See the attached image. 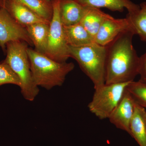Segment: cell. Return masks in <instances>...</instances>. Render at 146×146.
I'll use <instances>...</instances> for the list:
<instances>
[{
    "label": "cell",
    "mask_w": 146,
    "mask_h": 146,
    "mask_svg": "<svg viewBox=\"0 0 146 146\" xmlns=\"http://www.w3.org/2000/svg\"><path fill=\"white\" fill-rule=\"evenodd\" d=\"M111 17L100 9L85 6V11L80 23L94 38L104 22Z\"/></svg>",
    "instance_id": "15"
},
{
    "label": "cell",
    "mask_w": 146,
    "mask_h": 146,
    "mask_svg": "<svg viewBox=\"0 0 146 146\" xmlns=\"http://www.w3.org/2000/svg\"><path fill=\"white\" fill-rule=\"evenodd\" d=\"M60 19L63 26H70L81 22L85 6L76 0H60Z\"/></svg>",
    "instance_id": "11"
},
{
    "label": "cell",
    "mask_w": 146,
    "mask_h": 146,
    "mask_svg": "<svg viewBox=\"0 0 146 146\" xmlns=\"http://www.w3.org/2000/svg\"><path fill=\"white\" fill-rule=\"evenodd\" d=\"M65 39L68 46L80 47L95 43L94 38L80 23L63 26Z\"/></svg>",
    "instance_id": "12"
},
{
    "label": "cell",
    "mask_w": 146,
    "mask_h": 146,
    "mask_svg": "<svg viewBox=\"0 0 146 146\" xmlns=\"http://www.w3.org/2000/svg\"><path fill=\"white\" fill-rule=\"evenodd\" d=\"M5 84H13L21 87L20 79L10 66L3 61L0 63V86Z\"/></svg>",
    "instance_id": "20"
},
{
    "label": "cell",
    "mask_w": 146,
    "mask_h": 146,
    "mask_svg": "<svg viewBox=\"0 0 146 146\" xmlns=\"http://www.w3.org/2000/svg\"><path fill=\"white\" fill-rule=\"evenodd\" d=\"M25 28L35 47V50L45 54L48 40L50 24L36 23Z\"/></svg>",
    "instance_id": "16"
},
{
    "label": "cell",
    "mask_w": 146,
    "mask_h": 146,
    "mask_svg": "<svg viewBox=\"0 0 146 146\" xmlns=\"http://www.w3.org/2000/svg\"><path fill=\"white\" fill-rule=\"evenodd\" d=\"M28 54L35 83L49 90L63 85L66 76L74 70L73 63L58 62L45 54L28 48Z\"/></svg>",
    "instance_id": "2"
},
{
    "label": "cell",
    "mask_w": 146,
    "mask_h": 146,
    "mask_svg": "<svg viewBox=\"0 0 146 146\" xmlns=\"http://www.w3.org/2000/svg\"><path fill=\"white\" fill-rule=\"evenodd\" d=\"M70 57L77 62L94 84V89L105 84L106 46L96 43L80 47L69 46Z\"/></svg>",
    "instance_id": "4"
},
{
    "label": "cell",
    "mask_w": 146,
    "mask_h": 146,
    "mask_svg": "<svg viewBox=\"0 0 146 146\" xmlns=\"http://www.w3.org/2000/svg\"><path fill=\"white\" fill-rule=\"evenodd\" d=\"M46 1L48 2H51L53 0H46Z\"/></svg>",
    "instance_id": "22"
},
{
    "label": "cell",
    "mask_w": 146,
    "mask_h": 146,
    "mask_svg": "<svg viewBox=\"0 0 146 146\" xmlns=\"http://www.w3.org/2000/svg\"><path fill=\"white\" fill-rule=\"evenodd\" d=\"M1 0H0V4H1Z\"/></svg>",
    "instance_id": "23"
},
{
    "label": "cell",
    "mask_w": 146,
    "mask_h": 146,
    "mask_svg": "<svg viewBox=\"0 0 146 146\" xmlns=\"http://www.w3.org/2000/svg\"><path fill=\"white\" fill-rule=\"evenodd\" d=\"M28 45L23 41L9 42L6 46V57L3 61L10 66L20 79L21 94L24 98L32 102L39 94V90L33 77L27 51Z\"/></svg>",
    "instance_id": "3"
},
{
    "label": "cell",
    "mask_w": 146,
    "mask_h": 146,
    "mask_svg": "<svg viewBox=\"0 0 146 146\" xmlns=\"http://www.w3.org/2000/svg\"><path fill=\"white\" fill-rule=\"evenodd\" d=\"M23 41L33 46L25 27L18 23L5 9L0 6V47L6 52L7 43Z\"/></svg>",
    "instance_id": "7"
},
{
    "label": "cell",
    "mask_w": 146,
    "mask_h": 146,
    "mask_svg": "<svg viewBox=\"0 0 146 146\" xmlns=\"http://www.w3.org/2000/svg\"><path fill=\"white\" fill-rule=\"evenodd\" d=\"M84 6L93 7L100 9L106 8L113 11L123 12L127 9L129 14L138 11L140 6L131 0H76Z\"/></svg>",
    "instance_id": "13"
},
{
    "label": "cell",
    "mask_w": 146,
    "mask_h": 146,
    "mask_svg": "<svg viewBox=\"0 0 146 146\" xmlns=\"http://www.w3.org/2000/svg\"><path fill=\"white\" fill-rule=\"evenodd\" d=\"M34 11L39 16L50 22L52 17V3L46 0H14Z\"/></svg>",
    "instance_id": "18"
},
{
    "label": "cell",
    "mask_w": 146,
    "mask_h": 146,
    "mask_svg": "<svg viewBox=\"0 0 146 146\" xmlns=\"http://www.w3.org/2000/svg\"><path fill=\"white\" fill-rule=\"evenodd\" d=\"M139 75L140 76L139 80L146 83V52L140 57Z\"/></svg>",
    "instance_id": "21"
},
{
    "label": "cell",
    "mask_w": 146,
    "mask_h": 146,
    "mask_svg": "<svg viewBox=\"0 0 146 146\" xmlns=\"http://www.w3.org/2000/svg\"><path fill=\"white\" fill-rule=\"evenodd\" d=\"M52 3V17L50 22L48 40L45 54L57 62H67L70 56L60 19V0H53Z\"/></svg>",
    "instance_id": "6"
},
{
    "label": "cell",
    "mask_w": 146,
    "mask_h": 146,
    "mask_svg": "<svg viewBox=\"0 0 146 146\" xmlns=\"http://www.w3.org/2000/svg\"><path fill=\"white\" fill-rule=\"evenodd\" d=\"M129 128L130 136L139 145L146 146V111L136 103Z\"/></svg>",
    "instance_id": "14"
},
{
    "label": "cell",
    "mask_w": 146,
    "mask_h": 146,
    "mask_svg": "<svg viewBox=\"0 0 146 146\" xmlns=\"http://www.w3.org/2000/svg\"><path fill=\"white\" fill-rule=\"evenodd\" d=\"M130 29L127 18L116 19L112 16L102 24L94 38V41L98 44L106 46L121 33Z\"/></svg>",
    "instance_id": "9"
},
{
    "label": "cell",
    "mask_w": 146,
    "mask_h": 146,
    "mask_svg": "<svg viewBox=\"0 0 146 146\" xmlns=\"http://www.w3.org/2000/svg\"><path fill=\"white\" fill-rule=\"evenodd\" d=\"M129 82L105 84L94 89L93 98L88 105L89 111L100 119H108L122 98Z\"/></svg>",
    "instance_id": "5"
},
{
    "label": "cell",
    "mask_w": 146,
    "mask_h": 146,
    "mask_svg": "<svg viewBox=\"0 0 146 146\" xmlns=\"http://www.w3.org/2000/svg\"><path fill=\"white\" fill-rule=\"evenodd\" d=\"M0 6L5 9L18 23L24 27L36 23H50L49 21L14 0H1Z\"/></svg>",
    "instance_id": "10"
},
{
    "label": "cell",
    "mask_w": 146,
    "mask_h": 146,
    "mask_svg": "<svg viewBox=\"0 0 146 146\" xmlns=\"http://www.w3.org/2000/svg\"><path fill=\"white\" fill-rule=\"evenodd\" d=\"M134 35L129 29L106 45V84L130 82L139 75L140 57L132 44Z\"/></svg>",
    "instance_id": "1"
},
{
    "label": "cell",
    "mask_w": 146,
    "mask_h": 146,
    "mask_svg": "<svg viewBox=\"0 0 146 146\" xmlns=\"http://www.w3.org/2000/svg\"><path fill=\"white\" fill-rule=\"evenodd\" d=\"M131 96L137 104L146 108V83L138 80L131 81L126 87Z\"/></svg>",
    "instance_id": "19"
},
{
    "label": "cell",
    "mask_w": 146,
    "mask_h": 146,
    "mask_svg": "<svg viewBox=\"0 0 146 146\" xmlns=\"http://www.w3.org/2000/svg\"><path fill=\"white\" fill-rule=\"evenodd\" d=\"M138 11L128 13L126 18L129 22L131 29L137 35L142 41H146V2L141 3Z\"/></svg>",
    "instance_id": "17"
},
{
    "label": "cell",
    "mask_w": 146,
    "mask_h": 146,
    "mask_svg": "<svg viewBox=\"0 0 146 146\" xmlns=\"http://www.w3.org/2000/svg\"><path fill=\"white\" fill-rule=\"evenodd\" d=\"M136 102L126 89L123 96L108 119L116 127L130 135V123L134 113Z\"/></svg>",
    "instance_id": "8"
}]
</instances>
